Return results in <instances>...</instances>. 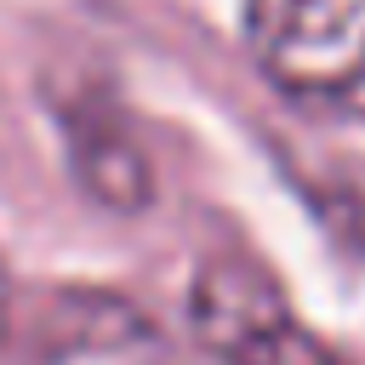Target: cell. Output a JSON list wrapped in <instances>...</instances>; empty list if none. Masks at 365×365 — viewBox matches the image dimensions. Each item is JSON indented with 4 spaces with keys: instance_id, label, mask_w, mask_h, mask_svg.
<instances>
[{
    "instance_id": "obj_1",
    "label": "cell",
    "mask_w": 365,
    "mask_h": 365,
    "mask_svg": "<svg viewBox=\"0 0 365 365\" xmlns=\"http://www.w3.org/2000/svg\"><path fill=\"white\" fill-rule=\"evenodd\" d=\"M245 40L279 91L365 114V0H245Z\"/></svg>"
},
{
    "instance_id": "obj_2",
    "label": "cell",
    "mask_w": 365,
    "mask_h": 365,
    "mask_svg": "<svg viewBox=\"0 0 365 365\" xmlns=\"http://www.w3.org/2000/svg\"><path fill=\"white\" fill-rule=\"evenodd\" d=\"M194 331L222 365H342L274 291V279L240 257L200 268Z\"/></svg>"
},
{
    "instance_id": "obj_3",
    "label": "cell",
    "mask_w": 365,
    "mask_h": 365,
    "mask_svg": "<svg viewBox=\"0 0 365 365\" xmlns=\"http://www.w3.org/2000/svg\"><path fill=\"white\" fill-rule=\"evenodd\" d=\"M6 308H11V285H6V262H0V325H6Z\"/></svg>"
}]
</instances>
